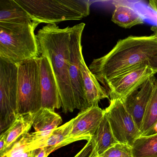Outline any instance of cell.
Segmentation results:
<instances>
[{"instance_id": "obj_7", "label": "cell", "mask_w": 157, "mask_h": 157, "mask_svg": "<svg viewBox=\"0 0 157 157\" xmlns=\"http://www.w3.org/2000/svg\"><path fill=\"white\" fill-rule=\"evenodd\" d=\"M84 23L71 27L70 41L69 75L76 109L85 110L89 108L84 90L81 71L82 60L83 57L81 44L82 36Z\"/></svg>"}, {"instance_id": "obj_3", "label": "cell", "mask_w": 157, "mask_h": 157, "mask_svg": "<svg viewBox=\"0 0 157 157\" xmlns=\"http://www.w3.org/2000/svg\"><path fill=\"white\" fill-rule=\"evenodd\" d=\"M38 24L0 22V58L18 66L39 57L40 52L35 30Z\"/></svg>"}, {"instance_id": "obj_18", "label": "cell", "mask_w": 157, "mask_h": 157, "mask_svg": "<svg viewBox=\"0 0 157 157\" xmlns=\"http://www.w3.org/2000/svg\"><path fill=\"white\" fill-rule=\"evenodd\" d=\"M62 120L55 111L46 108H42L34 114L33 126L35 132L48 133L59 127Z\"/></svg>"}, {"instance_id": "obj_15", "label": "cell", "mask_w": 157, "mask_h": 157, "mask_svg": "<svg viewBox=\"0 0 157 157\" xmlns=\"http://www.w3.org/2000/svg\"><path fill=\"white\" fill-rule=\"evenodd\" d=\"M81 71L85 96L89 108L98 105V103L101 100L109 98L106 90L100 84L98 80L91 72L83 58L82 60Z\"/></svg>"}, {"instance_id": "obj_19", "label": "cell", "mask_w": 157, "mask_h": 157, "mask_svg": "<svg viewBox=\"0 0 157 157\" xmlns=\"http://www.w3.org/2000/svg\"><path fill=\"white\" fill-rule=\"evenodd\" d=\"M112 21L118 26L126 29L144 22V19L140 14L131 7L124 4L116 5Z\"/></svg>"}, {"instance_id": "obj_11", "label": "cell", "mask_w": 157, "mask_h": 157, "mask_svg": "<svg viewBox=\"0 0 157 157\" xmlns=\"http://www.w3.org/2000/svg\"><path fill=\"white\" fill-rule=\"evenodd\" d=\"M40 58V81L42 90V108L55 111L62 107V102L57 83L48 59Z\"/></svg>"}, {"instance_id": "obj_13", "label": "cell", "mask_w": 157, "mask_h": 157, "mask_svg": "<svg viewBox=\"0 0 157 157\" xmlns=\"http://www.w3.org/2000/svg\"><path fill=\"white\" fill-rule=\"evenodd\" d=\"M73 121V118L45 136H38L35 132H33V140L27 146V150L46 147H55L58 149L68 145L67 140Z\"/></svg>"}, {"instance_id": "obj_2", "label": "cell", "mask_w": 157, "mask_h": 157, "mask_svg": "<svg viewBox=\"0 0 157 157\" xmlns=\"http://www.w3.org/2000/svg\"><path fill=\"white\" fill-rule=\"evenodd\" d=\"M70 32V27L61 29L48 24L36 35L40 54L48 59L52 67L65 113L76 109L69 75Z\"/></svg>"}, {"instance_id": "obj_29", "label": "cell", "mask_w": 157, "mask_h": 157, "mask_svg": "<svg viewBox=\"0 0 157 157\" xmlns=\"http://www.w3.org/2000/svg\"><path fill=\"white\" fill-rule=\"evenodd\" d=\"M151 30L154 33V35L156 36L157 38V25H155V26H152L151 28Z\"/></svg>"}, {"instance_id": "obj_16", "label": "cell", "mask_w": 157, "mask_h": 157, "mask_svg": "<svg viewBox=\"0 0 157 157\" xmlns=\"http://www.w3.org/2000/svg\"><path fill=\"white\" fill-rule=\"evenodd\" d=\"M0 22L31 24L33 21L15 0H0Z\"/></svg>"}, {"instance_id": "obj_5", "label": "cell", "mask_w": 157, "mask_h": 157, "mask_svg": "<svg viewBox=\"0 0 157 157\" xmlns=\"http://www.w3.org/2000/svg\"><path fill=\"white\" fill-rule=\"evenodd\" d=\"M39 57L17 66L18 114L35 113L42 108Z\"/></svg>"}, {"instance_id": "obj_30", "label": "cell", "mask_w": 157, "mask_h": 157, "mask_svg": "<svg viewBox=\"0 0 157 157\" xmlns=\"http://www.w3.org/2000/svg\"><path fill=\"white\" fill-rule=\"evenodd\" d=\"M74 157H76V155H75V156H74Z\"/></svg>"}, {"instance_id": "obj_4", "label": "cell", "mask_w": 157, "mask_h": 157, "mask_svg": "<svg viewBox=\"0 0 157 157\" xmlns=\"http://www.w3.org/2000/svg\"><path fill=\"white\" fill-rule=\"evenodd\" d=\"M33 22L56 25L64 21L80 20L90 14L87 0H15Z\"/></svg>"}, {"instance_id": "obj_24", "label": "cell", "mask_w": 157, "mask_h": 157, "mask_svg": "<svg viewBox=\"0 0 157 157\" xmlns=\"http://www.w3.org/2000/svg\"><path fill=\"white\" fill-rule=\"evenodd\" d=\"M57 149L55 147H46L34 150L33 157H48L53 151Z\"/></svg>"}, {"instance_id": "obj_14", "label": "cell", "mask_w": 157, "mask_h": 157, "mask_svg": "<svg viewBox=\"0 0 157 157\" xmlns=\"http://www.w3.org/2000/svg\"><path fill=\"white\" fill-rule=\"evenodd\" d=\"M92 150L90 157H99L107 150L118 143L114 136L105 114L91 138Z\"/></svg>"}, {"instance_id": "obj_25", "label": "cell", "mask_w": 157, "mask_h": 157, "mask_svg": "<svg viewBox=\"0 0 157 157\" xmlns=\"http://www.w3.org/2000/svg\"><path fill=\"white\" fill-rule=\"evenodd\" d=\"M91 139L88 140L86 145L76 155V157H90L91 152Z\"/></svg>"}, {"instance_id": "obj_28", "label": "cell", "mask_w": 157, "mask_h": 157, "mask_svg": "<svg viewBox=\"0 0 157 157\" xmlns=\"http://www.w3.org/2000/svg\"><path fill=\"white\" fill-rule=\"evenodd\" d=\"M149 6L154 11L157 13V0H151L149 2Z\"/></svg>"}, {"instance_id": "obj_6", "label": "cell", "mask_w": 157, "mask_h": 157, "mask_svg": "<svg viewBox=\"0 0 157 157\" xmlns=\"http://www.w3.org/2000/svg\"><path fill=\"white\" fill-rule=\"evenodd\" d=\"M18 66L0 58V132L13 123L17 112Z\"/></svg>"}, {"instance_id": "obj_22", "label": "cell", "mask_w": 157, "mask_h": 157, "mask_svg": "<svg viewBox=\"0 0 157 157\" xmlns=\"http://www.w3.org/2000/svg\"><path fill=\"white\" fill-rule=\"evenodd\" d=\"M32 133H28L19 138L0 157H33L34 150L28 151L27 147L33 141Z\"/></svg>"}, {"instance_id": "obj_10", "label": "cell", "mask_w": 157, "mask_h": 157, "mask_svg": "<svg viewBox=\"0 0 157 157\" xmlns=\"http://www.w3.org/2000/svg\"><path fill=\"white\" fill-rule=\"evenodd\" d=\"M104 110L99 105L81 111L75 118L71 127L67 141L69 144L81 140H90L101 124Z\"/></svg>"}, {"instance_id": "obj_12", "label": "cell", "mask_w": 157, "mask_h": 157, "mask_svg": "<svg viewBox=\"0 0 157 157\" xmlns=\"http://www.w3.org/2000/svg\"><path fill=\"white\" fill-rule=\"evenodd\" d=\"M156 80L154 75L149 77L139 88L123 99L140 130L147 105L154 91Z\"/></svg>"}, {"instance_id": "obj_17", "label": "cell", "mask_w": 157, "mask_h": 157, "mask_svg": "<svg viewBox=\"0 0 157 157\" xmlns=\"http://www.w3.org/2000/svg\"><path fill=\"white\" fill-rule=\"evenodd\" d=\"M34 114H17L15 121L5 132H3L6 136L5 151L21 137L29 133L28 132L33 125Z\"/></svg>"}, {"instance_id": "obj_20", "label": "cell", "mask_w": 157, "mask_h": 157, "mask_svg": "<svg viewBox=\"0 0 157 157\" xmlns=\"http://www.w3.org/2000/svg\"><path fill=\"white\" fill-rule=\"evenodd\" d=\"M157 124V78L152 95L147 105L140 128L141 136L153 135Z\"/></svg>"}, {"instance_id": "obj_9", "label": "cell", "mask_w": 157, "mask_h": 157, "mask_svg": "<svg viewBox=\"0 0 157 157\" xmlns=\"http://www.w3.org/2000/svg\"><path fill=\"white\" fill-rule=\"evenodd\" d=\"M155 73L147 64H143L110 80L104 88L111 100L124 99Z\"/></svg>"}, {"instance_id": "obj_1", "label": "cell", "mask_w": 157, "mask_h": 157, "mask_svg": "<svg viewBox=\"0 0 157 157\" xmlns=\"http://www.w3.org/2000/svg\"><path fill=\"white\" fill-rule=\"evenodd\" d=\"M157 53V38L129 36L119 40L105 56L94 59L89 67L100 83L105 86L109 81L143 64Z\"/></svg>"}, {"instance_id": "obj_27", "label": "cell", "mask_w": 157, "mask_h": 157, "mask_svg": "<svg viewBox=\"0 0 157 157\" xmlns=\"http://www.w3.org/2000/svg\"><path fill=\"white\" fill-rule=\"evenodd\" d=\"M6 134L4 132L1 134L0 136V155L5 151L6 147Z\"/></svg>"}, {"instance_id": "obj_8", "label": "cell", "mask_w": 157, "mask_h": 157, "mask_svg": "<svg viewBox=\"0 0 157 157\" xmlns=\"http://www.w3.org/2000/svg\"><path fill=\"white\" fill-rule=\"evenodd\" d=\"M104 111L117 142L132 147L134 141L141 134L133 117L127 109L124 100H110V105Z\"/></svg>"}, {"instance_id": "obj_23", "label": "cell", "mask_w": 157, "mask_h": 157, "mask_svg": "<svg viewBox=\"0 0 157 157\" xmlns=\"http://www.w3.org/2000/svg\"><path fill=\"white\" fill-rule=\"evenodd\" d=\"M99 157H133L132 147L118 143Z\"/></svg>"}, {"instance_id": "obj_26", "label": "cell", "mask_w": 157, "mask_h": 157, "mask_svg": "<svg viewBox=\"0 0 157 157\" xmlns=\"http://www.w3.org/2000/svg\"><path fill=\"white\" fill-rule=\"evenodd\" d=\"M147 64L155 74L157 73V53L154 54L148 59Z\"/></svg>"}, {"instance_id": "obj_21", "label": "cell", "mask_w": 157, "mask_h": 157, "mask_svg": "<svg viewBox=\"0 0 157 157\" xmlns=\"http://www.w3.org/2000/svg\"><path fill=\"white\" fill-rule=\"evenodd\" d=\"M133 157H157V133L140 136L132 146Z\"/></svg>"}]
</instances>
